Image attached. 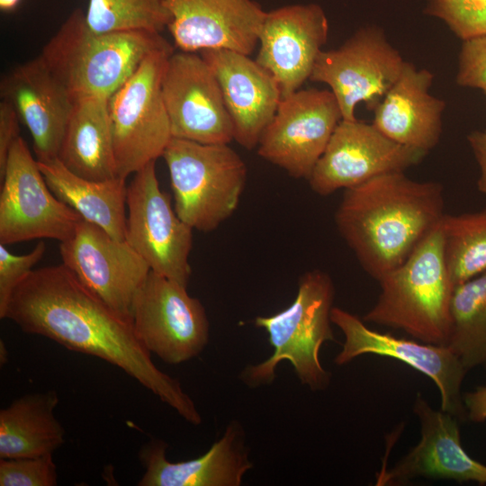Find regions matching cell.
I'll list each match as a JSON object with an SVG mask.
<instances>
[{"label": "cell", "mask_w": 486, "mask_h": 486, "mask_svg": "<svg viewBox=\"0 0 486 486\" xmlns=\"http://www.w3.org/2000/svg\"><path fill=\"white\" fill-rule=\"evenodd\" d=\"M4 319L25 333L121 368L186 421L202 423L180 382L155 365L131 319L108 306L63 264L32 270L13 292Z\"/></svg>", "instance_id": "6da1fadb"}, {"label": "cell", "mask_w": 486, "mask_h": 486, "mask_svg": "<svg viewBox=\"0 0 486 486\" xmlns=\"http://www.w3.org/2000/svg\"><path fill=\"white\" fill-rule=\"evenodd\" d=\"M444 206L440 183L392 172L344 190L335 224L364 270L378 281L439 224Z\"/></svg>", "instance_id": "7a4b0ae2"}, {"label": "cell", "mask_w": 486, "mask_h": 486, "mask_svg": "<svg viewBox=\"0 0 486 486\" xmlns=\"http://www.w3.org/2000/svg\"><path fill=\"white\" fill-rule=\"evenodd\" d=\"M172 48L158 32H96L75 9L40 55L74 101L110 99L152 52Z\"/></svg>", "instance_id": "3957f363"}, {"label": "cell", "mask_w": 486, "mask_h": 486, "mask_svg": "<svg viewBox=\"0 0 486 486\" xmlns=\"http://www.w3.org/2000/svg\"><path fill=\"white\" fill-rule=\"evenodd\" d=\"M377 282L381 292L362 318L364 322L402 329L424 343L448 344L455 286L446 266L439 224Z\"/></svg>", "instance_id": "277c9868"}, {"label": "cell", "mask_w": 486, "mask_h": 486, "mask_svg": "<svg viewBox=\"0 0 486 486\" xmlns=\"http://www.w3.org/2000/svg\"><path fill=\"white\" fill-rule=\"evenodd\" d=\"M335 288L328 274L314 269L299 280L297 294L286 309L271 316H258L255 325L268 334L274 352L266 360L247 366L242 382L251 388L273 382L275 369L289 361L302 384L311 391L327 389L331 374L320 360L326 341H335L331 328V310Z\"/></svg>", "instance_id": "5b68a950"}, {"label": "cell", "mask_w": 486, "mask_h": 486, "mask_svg": "<svg viewBox=\"0 0 486 486\" xmlns=\"http://www.w3.org/2000/svg\"><path fill=\"white\" fill-rule=\"evenodd\" d=\"M162 157L174 208L193 230H216L238 208L248 176L244 160L229 144L172 138Z\"/></svg>", "instance_id": "8992f818"}, {"label": "cell", "mask_w": 486, "mask_h": 486, "mask_svg": "<svg viewBox=\"0 0 486 486\" xmlns=\"http://www.w3.org/2000/svg\"><path fill=\"white\" fill-rule=\"evenodd\" d=\"M173 51L150 53L109 99L116 173L122 179L162 157L172 139L161 84Z\"/></svg>", "instance_id": "52a82bcc"}, {"label": "cell", "mask_w": 486, "mask_h": 486, "mask_svg": "<svg viewBox=\"0 0 486 486\" xmlns=\"http://www.w3.org/2000/svg\"><path fill=\"white\" fill-rule=\"evenodd\" d=\"M130 319L144 347L167 364L198 356L209 342L210 324L200 300L151 270L133 298Z\"/></svg>", "instance_id": "ba28073f"}, {"label": "cell", "mask_w": 486, "mask_h": 486, "mask_svg": "<svg viewBox=\"0 0 486 486\" xmlns=\"http://www.w3.org/2000/svg\"><path fill=\"white\" fill-rule=\"evenodd\" d=\"M0 179V244L36 238L62 242L73 235L83 218L52 193L21 136L10 148Z\"/></svg>", "instance_id": "9c48e42d"}, {"label": "cell", "mask_w": 486, "mask_h": 486, "mask_svg": "<svg viewBox=\"0 0 486 486\" xmlns=\"http://www.w3.org/2000/svg\"><path fill=\"white\" fill-rule=\"evenodd\" d=\"M155 162L136 172L127 185L125 240L151 271L187 287L193 228L180 219L160 189Z\"/></svg>", "instance_id": "30bf717a"}, {"label": "cell", "mask_w": 486, "mask_h": 486, "mask_svg": "<svg viewBox=\"0 0 486 486\" xmlns=\"http://www.w3.org/2000/svg\"><path fill=\"white\" fill-rule=\"evenodd\" d=\"M406 61L376 26L363 27L338 49L321 50L310 79L328 85L343 120H356L364 103L374 110L400 76Z\"/></svg>", "instance_id": "8fae6325"}, {"label": "cell", "mask_w": 486, "mask_h": 486, "mask_svg": "<svg viewBox=\"0 0 486 486\" xmlns=\"http://www.w3.org/2000/svg\"><path fill=\"white\" fill-rule=\"evenodd\" d=\"M342 119L330 90L299 89L282 98L257 154L290 176L308 180Z\"/></svg>", "instance_id": "7c38bea8"}, {"label": "cell", "mask_w": 486, "mask_h": 486, "mask_svg": "<svg viewBox=\"0 0 486 486\" xmlns=\"http://www.w3.org/2000/svg\"><path fill=\"white\" fill-rule=\"evenodd\" d=\"M161 87L172 138L202 144H229L234 140L220 84L201 54L173 51Z\"/></svg>", "instance_id": "4fadbf2b"}, {"label": "cell", "mask_w": 486, "mask_h": 486, "mask_svg": "<svg viewBox=\"0 0 486 486\" xmlns=\"http://www.w3.org/2000/svg\"><path fill=\"white\" fill-rule=\"evenodd\" d=\"M427 154L391 140L373 124L342 119L308 182L315 194L327 196L383 174L405 172Z\"/></svg>", "instance_id": "5bb4252c"}, {"label": "cell", "mask_w": 486, "mask_h": 486, "mask_svg": "<svg viewBox=\"0 0 486 486\" xmlns=\"http://www.w3.org/2000/svg\"><path fill=\"white\" fill-rule=\"evenodd\" d=\"M330 318L345 337L335 364L343 365L366 354L397 359L435 382L443 411L459 421L467 419L461 389L468 370L447 345L418 342L378 332L368 328L356 315L338 307L332 308Z\"/></svg>", "instance_id": "9a60e30c"}, {"label": "cell", "mask_w": 486, "mask_h": 486, "mask_svg": "<svg viewBox=\"0 0 486 486\" xmlns=\"http://www.w3.org/2000/svg\"><path fill=\"white\" fill-rule=\"evenodd\" d=\"M62 264L112 310L130 318L133 298L150 272L127 243L82 219L60 242Z\"/></svg>", "instance_id": "2e32d148"}, {"label": "cell", "mask_w": 486, "mask_h": 486, "mask_svg": "<svg viewBox=\"0 0 486 486\" xmlns=\"http://www.w3.org/2000/svg\"><path fill=\"white\" fill-rule=\"evenodd\" d=\"M328 35L327 16L317 4H291L266 12L256 60L276 80L283 97L310 79Z\"/></svg>", "instance_id": "e0dca14e"}, {"label": "cell", "mask_w": 486, "mask_h": 486, "mask_svg": "<svg viewBox=\"0 0 486 486\" xmlns=\"http://www.w3.org/2000/svg\"><path fill=\"white\" fill-rule=\"evenodd\" d=\"M168 30L183 51L231 50L250 55L266 14L253 0H166Z\"/></svg>", "instance_id": "ac0fdd59"}, {"label": "cell", "mask_w": 486, "mask_h": 486, "mask_svg": "<svg viewBox=\"0 0 486 486\" xmlns=\"http://www.w3.org/2000/svg\"><path fill=\"white\" fill-rule=\"evenodd\" d=\"M413 410L420 423V440L393 467L378 475L377 484L398 485L420 477L486 484V465L463 447L459 420L433 409L420 393Z\"/></svg>", "instance_id": "d6986e66"}, {"label": "cell", "mask_w": 486, "mask_h": 486, "mask_svg": "<svg viewBox=\"0 0 486 486\" xmlns=\"http://www.w3.org/2000/svg\"><path fill=\"white\" fill-rule=\"evenodd\" d=\"M2 100L28 129L37 160L58 158L74 99L40 56L18 65L0 84Z\"/></svg>", "instance_id": "ffe728a7"}, {"label": "cell", "mask_w": 486, "mask_h": 486, "mask_svg": "<svg viewBox=\"0 0 486 486\" xmlns=\"http://www.w3.org/2000/svg\"><path fill=\"white\" fill-rule=\"evenodd\" d=\"M200 53L220 84L234 140L248 150L256 148L283 98L276 80L249 55L224 49Z\"/></svg>", "instance_id": "44dd1931"}, {"label": "cell", "mask_w": 486, "mask_h": 486, "mask_svg": "<svg viewBox=\"0 0 486 486\" xmlns=\"http://www.w3.org/2000/svg\"><path fill=\"white\" fill-rule=\"evenodd\" d=\"M167 446L160 439L142 446L139 458L145 472L138 485L239 486L253 467L242 425L237 420H232L221 437L195 459L172 463L166 456Z\"/></svg>", "instance_id": "7402d4cb"}, {"label": "cell", "mask_w": 486, "mask_h": 486, "mask_svg": "<svg viewBox=\"0 0 486 486\" xmlns=\"http://www.w3.org/2000/svg\"><path fill=\"white\" fill-rule=\"evenodd\" d=\"M434 74L405 62L403 69L374 108L372 124L407 147L428 151L439 142L446 103L429 94Z\"/></svg>", "instance_id": "603a6c76"}, {"label": "cell", "mask_w": 486, "mask_h": 486, "mask_svg": "<svg viewBox=\"0 0 486 486\" xmlns=\"http://www.w3.org/2000/svg\"><path fill=\"white\" fill-rule=\"evenodd\" d=\"M58 158L86 179L118 177L108 98L84 96L74 101Z\"/></svg>", "instance_id": "cb8c5ba5"}, {"label": "cell", "mask_w": 486, "mask_h": 486, "mask_svg": "<svg viewBox=\"0 0 486 486\" xmlns=\"http://www.w3.org/2000/svg\"><path fill=\"white\" fill-rule=\"evenodd\" d=\"M37 161L48 186L59 200L85 220L101 227L112 238L125 241V179L90 180L72 173L58 158Z\"/></svg>", "instance_id": "d4e9b609"}, {"label": "cell", "mask_w": 486, "mask_h": 486, "mask_svg": "<svg viewBox=\"0 0 486 486\" xmlns=\"http://www.w3.org/2000/svg\"><path fill=\"white\" fill-rule=\"evenodd\" d=\"M56 391L25 394L0 410V458L39 457L65 442V430L55 417Z\"/></svg>", "instance_id": "484cf974"}, {"label": "cell", "mask_w": 486, "mask_h": 486, "mask_svg": "<svg viewBox=\"0 0 486 486\" xmlns=\"http://www.w3.org/2000/svg\"><path fill=\"white\" fill-rule=\"evenodd\" d=\"M447 346L469 371L486 367V271L456 285Z\"/></svg>", "instance_id": "4316f807"}, {"label": "cell", "mask_w": 486, "mask_h": 486, "mask_svg": "<svg viewBox=\"0 0 486 486\" xmlns=\"http://www.w3.org/2000/svg\"><path fill=\"white\" fill-rule=\"evenodd\" d=\"M443 254L454 286L486 271V208L445 213L440 222Z\"/></svg>", "instance_id": "83f0119b"}, {"label": "cell", "mask_w": 486, "mask_h": 486, "mask_svg": "<svg viewBox=\"0 0 486 486\" xmlns=\"http://www.w3.org/2000/svg\"><path fill=\"white\" fill-rule=\"evenodd\" d=\"M86 22L96 32L160 33L170 22L166 0H89Z\"/></svg>", "instance_id": "f1b7e54d"}, {"label": "cell", "mask_w": 486, "mask_h": 486, "mask_svg": "<svg viewBox=\"0 0 486 486\" xmlns=\"http://www.w3.org/2000/svg\"><path fill=\"white\" fill-rule=\"evenodd\" d=\"M426 12L462 40L486 36V0H428Z\"/></svg>", "instance_id": "f546056e"}, {"label": "cell", "mask_w": 486, "mask_h": 486, "mask_svg": "<svg viewBox=\"0 0 486 486\" xmlns=\"http://www.w3.org/2000/svg\"><path fill=\"white\" fill-rule=\"evenodd\" d=\"M52 455L0 458V486H56L58 473Z\"/></svg>", "instance_id": "4dcf8cb0"}, {"label": "cell", "mask_w": 486, "mask_h": 486, "mask_svg": "<svg viewBox=\"0 0 486 486\" xmlns=\"http://www.w3.org/2000/svg\"><path fill=\"white\" fill-rule=\"evenodd\" d=\"M46 251L40 241L23 255H14L0 244V318L4 319L8 302L16 286L33 270Z\"/></svg>", "instance_id": "1f68e13d"}, {"label": "cell", "mask_w": 486, "mask_h": 486, "mask_svg": "<svg viewBox=\"0 0 486 486\" xmlns=\"http://www.w3.org/2000/svg\"><path fill=\"white\" fill-rule=\"evenodd\" d=\"M456 83L481 89L486 94V36L463 40Z\"/></svg>", "instance_id": "d6a6232c"}, {"label": "cell", "mask_w": 486, "mask_h": 486, "mask_svg": "<svg viewBox=\"0 0 486 486\" xmlns=\"http://www.w3.org/2000/svg\"><path fill=\"white\" fill-rule=\"evenodd\" d=\"M20 119L8 102L0 103V175L4 172L8 153L19 135Z\"/></svg>", "instance_id": "836d02e7"}, {"label": "cell", "mask_w": 486, "mask_h": 486, "mask_svg": "<svg viewBox=\"0 0 486 486\" xmlns=\"http://www.w3.org/2000/svg\"><path fill=\"white\" fill-rule=\"evenodd\" d=\"M467 140L480 168L478 190L486 194V130L472 131Z\"/></svg>", "instance_id": "e575fe53"}, {"label": "cell", "mask_w": 486, "mask_h": 486, "mask_svg": "<svg viewBox=\"0 0 486 486\" xmlns=\"http://www.w3.org/2000/svg\"><path fill=\"white\" fill-rule=\"evenodd\" d=\"M467 419L481 423L486 420V385L463 395Z\"/></svg>", "instance_id": "d590c367"}, {"label": "cell", "mask_w": 486, "mask_h": 486, "mask_svg": "<svg viewBox=\"0 0 486 486\" xmlns=\"http://www.w3.org/2000/svg\"><path fill=\"white\" fill-rule=\"evenodd\" d=\"M21 0H0V9L4 12L13 11Z\"/></svg>", "instance_id": "8d00e7d4"}]
</instances>
